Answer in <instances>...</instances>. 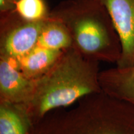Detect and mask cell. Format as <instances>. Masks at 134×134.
<instances>
[{
	"label": "cell",
	"mask_w": 134,
	"mask_h": 134,
	"mask_svg": "<svg viewBox=\"0 0 134 134\" xmlns=\"http://www.w3.org/2000/svg\"><path fill=\"white\" fill-rule=\"evenodd\" d=\"M31 128L14 105L0 103V134H29Z\"/></svg>",
	"instance_id": "cell-10"
},
{
	"label": "cell",
	"mask_w": 134,
	"mask_h": 134,
	"mask_svg": "<svg viewBox=\"0 0 134 134\" xmlns=\"http://www.w3.org/2000/svg\"><path fill=\"white\" fill-rule=\"evenodd\" d=\"M99 63L73 47L63 50L47 72L33 80V91L29 99L14 106L32 127L50 112L66 108L88 95L100 93Z\"/></svg>",
	"instance_id": "cell-1"
},
{
	"label": "cell",
	"mask_w": 134,
	"mask_h": 134,
	"mask_svg": "<svg viewBox=\"0 0 134 134\" xmlns=\"http://www.w3.org/2000/svg\"><path fill=\"white\" fill-rule=\"evenodd\" d=\"M15 11L30 21H42L49 18L50 11L46 0H18Z\"/></svg>",
	"instance_id": "cell-11"
},
{
	"label": "cell",
	"mask_w": 134,
	"mask_h": 134,
	"mask_svg": "<svg viewBox=\"0 0 134 134\" xmlns=\"http://www.w3.org/2000/svg\"><path fill=\"white\" fill-rule=\"evenodd\" d=\"M37 45L62 51L73 47V40L68 28L62 22L49 16L42 27Z\"/></svg>",
	"instance_id": "cell-9"
},
{
	"label": "cell",
	"mask_w": 134,
	"mask_h": 134,
	"mask_svg": "<svg viewBox=\"0 0 134 134\" xmlns=\"http://www.w3.org/2000/svg\"><path fill=\"white\" fill-rule=\"evenodd\" d=\"M18 0H0V14L6 13L15 9Z\"/></svg>",
	"instance_id": "cell-12"
},
{
	"label": "cell",
	"mask_w": 134,
	"mask_h": 134,
	"mask_svg": "<svg viewBox=\"0 0 134 134\" xmlns=\"http://www.w3.org/2000/svg\"><path fill=\"white\" fill-rule=\"evenodd\" d=\"M110 15L121 43L117 67L134 66V0H99Z\"/></svg>",
	"instance_id": "cell-5"
},
{
	"label": "cell",
	"mask_w": 134,
	"mask_h": 134,
	"mask_svg": "<svg viewBox=\"0 0 134 134\" xmlns=\"http://www.w3.org/2000/svg\"><path fill=\"white\" fill-rule=\"evenodd\" d=\"M46 21H28L15 10L0 14V55L18 59L29 52L37 46Z\"/></svg>",
	"instance_id": "cell-4"
},
{
	"label": "cell",
	"mask_w": 134,
	"mask_h": 134,
	"mask_svg": "<svg viewBox=\"0 0 134 134\" xmlns=\"http://www.w3.org/2000/svg\"><path fill=\"white\" fill-rule=\"evenodd\" d=\"M62 52L37 45L27 54L16 59L17 63L25 76L35 80L44 75L53 66Z\"/></svg>",
	"instance_id": "cell-8"
},
{
	"label": "cell",
	"mask_w": 134,
	"mask_h": 134,
	"mask_svg": "<svg viewBox=\"0 0 134 134\" xmlns=\"http://www.w3.org/2000/svg\"><path fill=\"white\" fill-rule=\"evenodd\" d=\"M62 22L73 47L86 57L116 63L121 55L120 38L108 10L99 0H65L50 11Z\"/></svg>",
	"instance_id": "cell-3"
},
{
	"label": "cell",
	"mask_w": 134,
	"mask_h": 134,
	"mask_svg": "<svg viewBox=\"0 0 134 134\" xmlns=\"http://www.w3.org/2000/svg\"><path fill=\"white\" fill-rule=\"evenodd\" d=\"M34 80L23 74L16 58L0 55V103L19 105L32 93Z\"/></svg>",
	"instance_id": "cell-6"
},
{
	"label": "cell",
	"mask_w": 134,
	"mask_h": 134,
	"mask_svg": "<svg viewBox=\"0 0 134 134\" xmlns=\"http://www.w3.org/2000/svg\"><path fill=\"white\" fill-rule=\"evenodd\" d=\"M29 134H134V105L100 92L50 112Z\"/></svg>",
	"instance_id": "cell-2"
},
{
	"label": "cell",
	"mask_w": 134,
	"mask_h": 134,
	"mask_svg": "<svg viewBox=\"0 0 134 134\" xmlns=\"http://www.w3.org/2000/svg\"><path fill=\"white\" fill-rule=\"evenodd\" d=\"M99 79L102 91L134 105V66L100 71Z\"/></svg>",
	"instance_id": "cell-7"
}]
</instances>
